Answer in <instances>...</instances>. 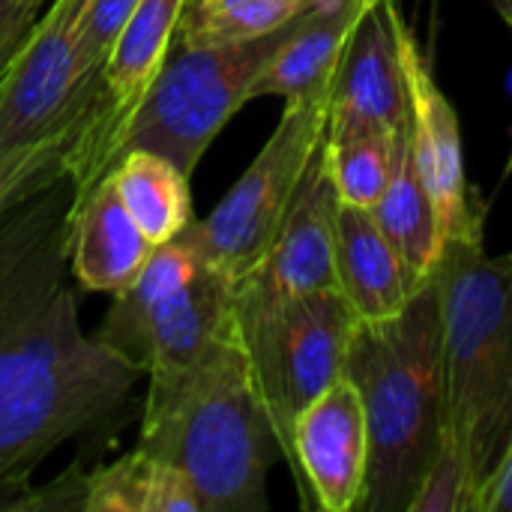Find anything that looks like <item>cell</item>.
Returning a JSON list of instances; mask_svg holds the SVG:
<instances>
[{"instance_id": "obj_1", "label": "cell", "mask_w": 512, "mask_h": 512, "mask_svg": "<svg viewBox=\"0 0 512 512\" xmlns=\"http://www.w3.org/2000/svg\"><path fill=\"white\" fill-rule=\"evenodd\" d=\"M66 231L69 219L30 231L21 252L0 258V492L12 495L48 453L111 420L144 378L84 333L57 276Z\"/></svg>"}, {"instance_id": "obj_2", "label": "cell", "mask_w": 512, "mask_h": 512, "mask_svg": "<svg viewBox=\"0 0 512 512\" xmlns=\"http://www.w3.org/2000/svg\"><path fill=\"white\" fill-rule=\"evenodd\" d=\"M135 447L177 468L201 512L267 510V474L282 459L240 336L210 357L150 372Z\"/></svg>"}, {"instance_id": "obj_3", "label": "cell", "mask_w": 512, "mask_h": 512, "mask_svg": "<svg viewBox=\"0 0 512 512\" xmlns=\"http://www.w3.org/2000/svg\"><path fill=\"white\" fill-rule=\"evenodd\" d=\"M342 375L354 384L369 435L360 512H411L447 432L441 306L435 276L384 321H357Z\"/></svg>"}, {"instance_id": "obj_4", "label": "cell", "mask_w": 512, "mask_h": 512, "mask_svg": "<svg viewBox=\"0 0 512 512\" xmlns=\"http://www.w3.org/2000/svg\"><path fill=\"white\" fill-rule=\"evenodd\" d=\"M441 306L447 438L474 501L512 441V249L486 255L483 237L447 240L432 267Z\"/></svg>"}, {"instance_id": "obj_5", "label": "cell", "mask_w": 512, "mask_h": 512, "mask_svg": "<svg viewBox=\"0 0 512 512\" xmlns=\"http://www.w3.org/2000/svg\"><path fill=\"white\" fill-rule=\"evenodd\" d=\"M237 285L180 234L156 246L93 333L141 375L192 366L237 336Z\"/></svg>"}, {"instance_id": "obj_6", "label": "cell", "mask_w": 512, "mask_h": 512, "mask_svg": "<svg viewBox=\"0 0 512 512\" xmlns=\"http://www.w3.org/2000/svg\"><path fill=\"white\" fill-rule=\"evenodd\" d=\"M300 15L267 36L237 45L186 48L174 39L162 72L114 147V165L129 150H153L192 177L213 138L252 102L255 78L294 33Z\"/></svg>"}, {"instance_id": "obj_7", "label": "cell", "mask_w": 512, "mask_h": 512, "mask_svg": "<svg viewBox=\"0 0 512 512\" xmlns=\"http://www.w3.org/2000/svg\"><path fill=\"white\" fill-rule=\"evenodd\" d=\"M237 336L267 408L282 459L294 456L297 417L336 381L357 315L333 291H312L285 300H243L234 294Z\"/></svg>"}, {"instance_id": "obj_8", "label": "cell", "mask_w": 512, "mask_h": 512, "mask_svg": "<svg viewBox=\"0 0 512 512\" xmlns=\"http://www.w3.org/2000/svg\"><path fill=\"white\" fill-rule=\"evenodd\" d=\"M330 87L285 99V111L258 150L252 165L237 177L213 213L183 231L201 258L240 285L270 249L285 222L300 183L327 135Z\"/></svg>"}, {"instance_id": "obj_9", "label": "cell", "mask_w": 512, "mask_h": 512, "mask_svg": "<svg viewBox=\"0 0 512 512\" xmlns=\"http://www.w3.org/2000/svg\"><path fill=\"white\" fill-rule=\"evenodd\" d=\"M87 0H51L0 78V153L39 144L102 111V78L78 48Z\"/></svg>"}, {"instance_id": "obj_10", "label": "cell", "mask_w": 512, "mask_h": 512, "mask_svg": "<svg viewBox=\"0 0 512 512\" xmlns=\"http://www.w3.org/2000/svg\"><path fill=\"white\" fill-rule=\"evenodd\" d=\"M399 51L408 84L411 156L435 210L438 243L483 237L486 201L477 195L465 174L459 114L447 93L438 87L435 72L405 18L399 21Z\"/></svg>"}, {"instance_id": "obj_11", "label": "cell", "mask_w": 512, "mask_h": 512, "mask_svg": "<svg viewBox=\"0 0 512 512\" xmlns=\"http://www.w3.org/2000/svg\"><path fill=\"white\" fill-rule=\"evenodd\" d=\"M186 0H138L135 12L114 39L102 63V111L96 114L87 144L72 165V201L84 198L114 165V147L162 72Z\"/></svg>"}, {"instance_id": "obj_12", "label": "cell", "mask_w": 512, "mask_h": 512, "mask_svg": "<svg viewBox=\"0 0 512 512\" xmlns=\"http://www.w3.org/2000/svg\"><path fill=\"white\" fill-rule=\"evenodd\" d=\"M339 192L330 174L327 135L300 183V192L279 225L258 267L237 285L243 300H285L336 288V219Z\"/></svg>"}, {"instance_id": "obj_13", "label": "cell", "mask_w": 512, "mask_h": 512, "mask_svg": "<svg viewBox=\"0 0 512 512\" xmlns=\"http://www.w3.org/2000/svg\"><path fill=\"white\" fill-rule=\"evenodd\" d=\"M291 474L303 507L357 512L366 492L369 435L360 396L342 375L294 423Z\"/></svg>"}, {"instance_id": "obj_14", "label": "cell", "mask_w": 512, "mask_h": 512, "mask_svg": "<svg viewBox=\"0 0 512 512\" xmlns=\"http://www.w3.org/2000/svg\"><path fill=\"white\" fill-rule=\"evenodd\" d=\"M396 0H372L354 24L330 87L327 135L396 129L408 117Z\"/></svg>"}, {"instance_id": "obj_15", "label": "cell", "mask_w": 512, "mask_h": 512, "mask_svg": "<svg viewBox=\"0 0 512 512\" xmlns=\"http://www.w3.org/2000/svg\"><path fill=\"white\" fill-rule=\"evenodd\" d=\"M150 240L132 222L111 180H99L84 198L69 204V231H66V255L72 264V276L84 291L120 294L135 276L144 270L150 252Z\"/></svg>"}, {"instance_id": "obj_16", "label": "cell", "mask_w": 512, "mask_h": 512, "mask_svg": "<svg viewBox=\"0 0 512 512\" xmlns=\"http://www.w3.org/2000/svg\"><path fill=\"white\" fill-rule=\"evenodd\" d=\"M423 282L411 276L372 210L339 204L336 291L348 300L357 321H384L396 315Z\"/></svg>"}, {"instance_id": "obj_17", "label": "cell", "mask_w": 512, "mask_h": 512, "mask_svg": "<svg viewBox=\"0 0 512 512\" xmlns=\"http://www.w3.org/2000/svg\"><path fill=\"white\" fill-rule=\"evenodd\" d=\"M372 0H315L252 84L258 96H306L333 81L348 36Z\"/></svg>"}, {"instance_id": "obj_18", "label": "cell", "mask_w": 512, "mask_h": 512, "mask_svg": "<svg viewBox=\"0 0 512 512\" xmlns=\"http://www.w3.org/2000/svg\"><path fill=\"white\" fill-rule=\"evenodd\" d=\"M108 180L150 246H162L192 225L189 174L162 153L129 150L108 171Z\"/></svg>"}, {"instance_id": "obj_19", "label": "cell", "mask_w": 512, "mask_h": 512, "mask_svg": "<svg viewBox=\"0 0 512 512\" xmlns=\"http://www.w3.org/2000/svg\"><path fill=\"white\" fill-rule=\"evenodd\" d=\"M372 216L378 228L387 234L405 267L417 282L429 279L435 261H438V228H435V210L423 189V180L417 174L411 141H408V117L396 126V156L393 171L387 180V189L381 192L378 204L372 207Z\"/></svg>"}, {"instance_id": "obj_20", "label": "cell", "mask_w": 512, "mask_h": 512, "mask_svg": "<svg viewBox=\"0 0 512 512\" xmlns=\"http://www.w3.org/2000/svg\"><path fill=\"white\" fill-rule=\"evenodd\" d=\"M81 510L87 512H201L189 480L132 447L117 462L84 474Z\"/></svg>"}, {"instance_id": "obj_21", "label": "cell", "mask_w": 512, "mask_h": 512, "mask_svg": "<svg viewBox=\"0 0 512 512\" xmlns=\"http://www.w3.org/2000/svg\"><path fill=\"white\" fill-rule=\"evenodd\" d=\"M315 0H186L177 42L186 48H219L267 36Z\"/></svg>"}, {"instance_id": "obj_22", "label": "cell", "mask_w": 512, "mask_h": 512, "mask_svg": "<svg viewBox=\"0 0 512 512\" xmlns=\"http://www.w3.org/2000/svg\"><path fill=\"white\" fill-rule=\"evenodd\" d=\"M93 120L69 126L39 144L0 153V222L15 216L24 204L51 192L60 180L72 174V165L87 144Z\"/></svg>"}, {"instance_id": "obj_23", "label": "cell", "mask_w": 512, "mask_h": 512, "mask_svg": "<svg viewBox=\"0 0 512 512\" xmlns=\"http://www.w3.org/2000/svg\"><path fill=\"white\" fill-rule=\"evenodd\" d=\"M396 156V129L327 135L330 174L342 204L372 210L387 189Z\"/></svg>"}, {"instance_id": "obj_24", "label": "cell", "mask_w": 512, "mask_h": 512, "mask_svg": "<svg viewBox=\"0 0 512 512\" xmlns=\"http://www.w3.org/2000/svg\"><path fill=\"white\" fill-rule=\"evenodd\" d=\"M411 512H474V483L471 474L450 444L447 432L441 450L411 504Z\"/></svg>"}, {"instance_id": "obj_25", "label": "cell", "mask_w": 512, "mask_h": 512, "mask_svg": "<svg viewBox=\"0 0 512 512\" xmlns=\"http://www.w3.org/2000/svg\"><path fill=\"white\" fill-rule=\"evenodd\" d=\"M138 0H87L78 18V48L87 63L102 78V63L120 36L123 24L135 12Z\"/></svg>"}, {"instance_id": "obj_26", "label": "cell", "mask_w": 512, "mask_h": 512, "mask_svg": "<svg viewBox=\"0 0 512 512\" xmlns=\"http://www.w3.org/2000/svg\"><path fill=\"white\" fill-rule=\"evenodd\" d=\"M45 6L39 0H0V78L21 51L30 27Z\"/></svg>"}, {"instance_id": "obj_27", "label": "cell", "mask_w": 512, "mask_h": 512, "mask_svg": "<svg viewBox=\"0 0 512 512\" xmlns=\"http://www.w3.org/2000/svg\"><path fill=\"white\" fill-rule=\"evenodd\" d=\"M474 512H512V441L507 444L498 468L480 486Z\"/></svg>"}, {"instance_id": "obj_28", "label": "cell", "mask_w": 512, "mask_h": 512, "mask_svg": "<svg viewBox=\"0 0 512 512\" xmlns=\"http://www.w3.org/2000/svg\"><path fill=\"white\" fill-rule=\"evenodd\" d=\"M498 12H501V18L510 24V30H512V0H489Z\"/></svg>"}, {"instance_id": "obj_29", "label": "cell", "mask_w": 512, "mask_h": 512, "mask_svg": "<svg viewBox=\"0 0 512 512\" xmlns=\"http://www.w3.org/2000/svg\"><path fill=\"white\" fill-rule=\"evenodd\" d=\"M39 3H42V6H48V3H51V0H39Z\"/></svg>"}, {"instance_id": "obj_30", "label": "cell", "mask_w": 512, "mask_h": 512, "mask_svg": "<svg viewBox=\"0 0 512 512\" xmlns=\"http://www.w3.org/2000/svg\"><path fill=\"white\" fill-rule=\"evenodd\" d=\"M507 168H510V171H512V156H510V165H507Z\"/></svg>"}]
</instances>
